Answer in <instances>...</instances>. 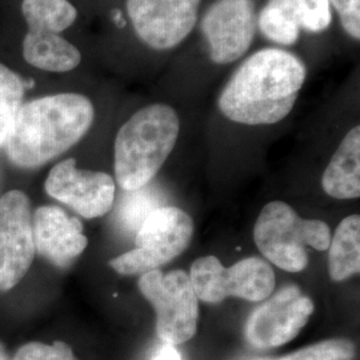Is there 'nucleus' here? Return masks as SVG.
<instances>
[{"label": "nucleus", "instance_id": "f257e3e1", "mask_svg": "<svg viewBox=\"0 0 360 360\" xmlns=\"http://www.w3.org/2000/svg\"><path fill=\"white\" fill-rule=\"evenodd\" d=\"M304 80L306 67L294 53L260 50L235 71L219 96V110L235 123L275 124L292 111Z\"/></svg>", "mask_w": 360, "mask_h": 360}, {"label": "nucleus", "instance_id": "2eb2a0df", "mask_svg": "<svg viewBox=\"0 0 360 360\" xmlns=\"http://www.w3.org/2000/svg\"><path fill=\"white\" fill-rule=\"evenodd\" d=\"M22 49L28 65L49 72L72 71L82 60V53L74 44L50 31L28 30Z\"/></svg>", "mask_w": 360, "mask_h": 360}, {"label": "nucleus", "instance_id": "f03ea898", "mask_svg": "<svg viewBox=\"0 0 360 360\" xmlns=\"http://www.w3.org/2000/svg\"><path fill=\"white\" fill-rule=\"evenodd\" d=\"M95 110L80 94H56L22 105L4 146L15 167H41L74 147L94 123Z\"/></svg>", "mask_w": 360, "mask_h": 360}, {"label": "nucleus", "instance_id": "6e6552de", "mask_svg": "<svg viewBox=\"0 0 360 360\" xmlns=\"http://www.w3.org/2000/svg\"><path fill=\"white\" fill-rule=\"evenodd\" d=\"M32 206L26 193L0 196V291H10L26 278L35 259Z\"/></svg>", "mask_w": 360, "mask_h": 360}, {"label": "nucleus", "instance_id": "9d476101", "mask_svg": "<svg viewBox=\"0 0 360 360\" xmlns=\"http://www.w3.org/2000/svg\"><path fill=\"white\" fill-rule=\"evenodd\" d=\"M44 190L52 199L72 208L86 219L107 215L115 202V180L102 171L77 167L75 159H65L51 168Z\"/></svg>", "mask_w": 360, "mask_h": 360}, {"label": "nucleus", "instance_id": "aec40b11", "mask_svg": "<svg viewBox=\"0 0 360 360\" xmlns=\"http://www.w3.org/2000/svg\"><path fill=\"white\" fill-rule=\"evenodd\" d=\"M260 32L275 43L291 46L300 35V27L283 8L269 3L257 18Z\"/></svg>", "mask_w": 360, "mask_h": 360}, {"label": "nucleus", "instance_id": "6ab92c4d", "mask_svg": "<svg viewBox=\"0 0 360 360\" xmlns=\"http://www.w3.org/2000/svg\"><path fill=\"white\" fill-rule=\"evenodd\" d=\"M269 3L283 8L300 30L307 32H323L333 20L328 0H269Z\"/></svg>", "mask_w": 360, "mask_h": 360}, {"label": "nucleus", "instance_id": "dca6fc26", "mask_svg": "<svg viewBox=\"0 0 360 360\" xmlns=\"http://www.w3.org/2000/svg\"><path fill=\"white\" fill-rule=\"evenodd\" d=\"M360 271V218L349 215L336 227L328 245V272L334 282H345Z\"/></svg>", "mask_w": 360, "mask_h": 360}, {"label": "nucleus", "instance_id": "ddd939ff", "mask_svg": "<svg viewBox=\"0 0 360 360\" xmlns=\"http://www.w3.org/2000/svg\"><path fill=\"white\" fill-rule=\"evenodd\" d=\"M32 227L37 254L60 269L71 266L89 245L80 220L60 207H38Z\"/></svg>", "mask_w": 360, "mask_h": 360}, {"label": "nucleus", "instance_id": "f8f14e48", "mask_svg": "<svg viewBox=\"0 0 360 360\" xmlns=\"http://www.w3.org/2000/svg\"><path fill=\"white\" fill-rule=\"evenodd\" d=\"M257 30L252 0H217L202 20L210 56L218 65H229L248 51Z\"/></svg>", "mask_w": 360, "mask_h": 360}, {"label": "nucleus", "instance_id": "4be33fe9", "mask_svg": "<svg viewBox=\"0 0 360 360\" xmlns=\"http://www.w3.org/2000/svg\"><path fill=\"white\" fill-rule=\"evenodd\" d=\"M11 360H79L74 349L65 342L51 343L31 340L15 349Z\"/></svg>", "mask_w": 360, "mask_h": 360}, {"label": "nucleus", "instance_id": "a211bd4d", "mask_svg": "<svg viewBox=\"0 0 360 360\" xmlns=\"http://www.w3.org/2000/svg\"><path fill=\"white\" fill-rule=\"evenodd\" d=\"M26 83L15 71L0 63V147L8 141L25 101Z\"/></svg>", "mask_w": 360, "mask_h": 360}, {"label": "nucleus", "instance_id": "1a4fd4ad", "mask_svg": "<svg viewBox=\"0 0 360 360\" xmlns=\"http://www.w3.org/2000/svg\"><path fill=\"white\" fill-rule=\"evenodd\" d=\"M314 302L290 284L263 300L247 319L245 340L257 349L281 347L295 339L314 314Z\"/></svg>", "mask_w": 360, "mask_h": 360}, {"label": "nucleus", "instance_id": "4468645a", "mask_svg": "<svg viewBox=\"0 0 360 360\" xmlns=\"http://www.w3.org/2000/svg\"><path fill=\"white\" fill-rule=\"evenodd\" d=\"M322 187L335 199L360 196V127L348 131L322 176Z\"/></svg>", "mask_w": 360, "mask_h": 360}, {"label": "nucleus", "instance_id": "412c9836", "mask_svg": "<svg viewBox=\"0 0 360 360\" xmlns=\"http://www.w3.org/2000/svg\"><path fill=\"white\" fill-rule=\"evenodd\" d=\"M354 342L346 338H335L302 348L279 360H354Z\"/></svg>", "mask_w": 360, "mask_h": 360}, {"label": "nucleus", "instance_id": "20e7f679", "mask_svg": "<svg viewBox=\"0 0 360 360\" xmlns=\"http://www.w3.org/2000/svg\"><path fill=\"white\" fill-rule=\"evenodd\" d=\"M331 235L327 223L303 219L281 200L263 207L254 229V240L262 255L287 272L304 270L309 264L307 247L326 251Z\"/></svg>", "mask_w": 360, "mask_h": 360}, {"label": "nucleus", "instance_id": "9b49d317", "mask_svg": "<svg viewBox=\"0 0 360 360\" xmlns=\"http://www.w3.org/2000/svg\"><path fill=\"white\" fill-rule=\"evenodd\" d=\"M202 0H127L138 37L155 50L176 47L190 35Z\"/></svg>", "mask_w": 360, "mask_h": 360}, {"label": "nucleus", "instance_id": "7ed1b4c3", "mask_svg": "<svg viewBox=\"0 0 360 360\" xmlns=\"http://www.w3.org/2000/svg\"><path fill=\"white\" fill-rule=\"evenodd\" d=\"M180 122L167 104L147 105L129 117L116 134V183L124 191H136L154 179L172 153Z\"/></svg>", "mask_w": 360, "mask_h": 360}, {"label": "nucleus", "instance_id": "393cba45", "mask_svg": "<svg viewBox=\"0 0 360 360\" xmlns=\"http://www.w3.org/2000/svg\"><path fill=\"white\" fill-rule=\"evenodd\" d=\"M153 360H183V358L175 346L165 343L156 349Z\"/></svg>", "mask_w": 360, "mask_h": 360}, {"label": "nucleus", "instance_id": "5701e85b", "mask_svg": "<svg viewBox=\"0 0 360 360\" xmlns=\"http://www.w3.org/2000/svg\"><path fill=\"white\" fill-rule=\"evenodd\" d=\"M129 202L124 206V219L131 224L132 229H139L143 220L147 218L154 210L159 208L158 199L155 198L154 193L139 188L136 191H129Z\"/></svg>", "mask_w": 360, "mask_h": 360}, {"label": "nucleus", "instance_id": "bb28decb", "mask_svg": "<svg viewBox=\"0 0 360 360\" xmlns=\"http://www.w3.org/2000/svg\"><path fill=\"white\" fill-rule=\"evenodd\" d=\"M0 190H1V171H0ZM1 196V195H0Z\"/></svg>", "mask_w": 360, "mask_h": 360}, {"label": "nucleus", "instance_id": "b1692460", "mask_svg": "<svg viewBox=\"0 0 360 360\" xmlns=\"http://www.w3.org/2000/svg\"><path fill=\"white\" fill-rule=\"evenodd\" d=\"M351 38L360 39V0H328Z\"/></svg>", "mask_w": 360, "mask_h": 360}, {"label": "nucleus", "instance_id": "a878e982", "mask_svg": "<svg viewBox=\"0 0 360 360\" xmlns=\"http://www.w3.org/2000/svg\"><path fill=\"white\" fill-rule=\"evenodd\" d=\"M0 360H11L10 352L7 351L4 343H1V342H0Z\"/></svg>", "mask_w": 360, "mask_h": 360}, {"label": "nucleus", "instance_id": "423d86ee", "mask_svg": "<svg viewBox=\"0 0 360 360\" xmlns=\"http://www.w3.org/2000/svg\"><path fill=\"white\" fill-rule=\"evenodd\" d=\"M139 291L156 312V334L171 346L188 342L196 334L199 299L184 271L153 270L139 278Z\"/></svg>", "mask_w": 360, "mask_h": 360}, {"label": "nucleus", "instance_id": "f3484780", "mask_svg": "<svg viewBox=\"0 0 360 360\" xmlns=\"http://www.w3.org/2000/svg\"><path fill=\"white\" fill-rule=\"evenodd\" d=\"M22 15L28 30L60 34L75 23L77 11L68 0H23Z\"/></svg>", "mask_w": 360, "mask_h": 360}, {"label": "nucleus", "instance_id": "39448f33", "mask_svg": "<svg viewBox=\"0 0 360 360\" xmlns=\"http://www.w3.org/2000/svg\"><path fill=\"white\" fill-rule=\"evenodd\" d=\"M193 236V218L186 211L178 207H159L136 230L135 248L111 259L108 264L120 275L158 270L181 255Z\"/></svg>", "mask_w": 360, "mask_h": 360}, {"label": "nucleus", "instance_id": "0eeeda50", "mask_svg": "<svg viewBox=\"0 0 360 360\" xmlns=\"http://www.w3.org/2000/svg\"><path fill=\"white\" fill-rule=\"evenodd\" d=\"M188 276L198 299L212 304L230 296L254 303L263 302L276 284L275 272L260 257H247L231 267H224L217 257H199Z\"/></svg>", "mask_w": 360, "mask_h": 360}]
</instances>
